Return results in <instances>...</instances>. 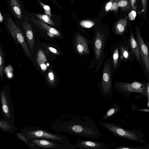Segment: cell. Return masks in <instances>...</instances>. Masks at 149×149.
<instances>
[{
  "label": "cell",
  "mask_w": 149,
  "mask_h": 149,
  "mask_svg": "<svg viewBox=\"0 0 149 149\" xmlns=\"http://www.w3.org/2000/svg\"><path fill=\"white\" fill-rule=\"evenodd\" d=\"M35 16L40 20L44 22L53 26H54L55 25V23L51 18L52 17L49 15L46 14H35Z\"/></svg>",
  "instance_id": "obj_23"
},
{
  "label": "cell",
  "mask_w": 149,
  "mask_h": 149,
  "mask_svg": "<svg viewBox=\"0 0 149 149\" xmlns=\"http://www.w3.org/2000/svg\"><path fill=\"white\" fill-rule=\"evenodd\" d=\"M1 96L3 111L8 120L11 122L13 115V110L11 103H10L9 95L5 91H1Z\"/></svg>",
  "instance_id": "obj_12"
},
{
  "label": "cell",
  "mask_w": 149,
  "mask_h": 149,
  "mask_svg": "<svg viewBox=\"0 0 149 149\" xmlns=\"http://www.w3.org/2000/svg\"><path fill=\"white\" fill-rule=\"evenodd\" d=\"M58 130L78 136L98 139L102 136L95 123L85 116H71L61 121Z\"/></svg>",
  "instance_id": "obj_1"
},
{
  "label": "cell",
  "mask_w": 149,
  "mask_h": 149,
  "mask_svg": "<svg viewBox=\"0 0 149 149\" xmlns=\"http://www.w3.org/2000/svg\"><path fill=\"white\" fill-rule=\"evenodd\" d=\"M115 89L118 92L126 94L136 92L145 93L146 85L136 81L129 83L115 81L114 84Z\"/></svg>",
  "instance_id": "obj_8"
},
{
  "label": "cell",
  "mask_w": 149,
  "mask_h": 149,
  "mask_svg": "<svg viewBox=\"0 0 149 149\" xmlns=\"http://www.w3.org/2000/svg\"><path fill=\"white\" fill-rule=\"evenodd\" d=\"M52 1L53 2V3H55V0H52Z\"/></svg>",
  "instance_id": "obj_40"
},
{
  "label": "cell",
  "mask_w": 149,
  "mask_h": 149,
  "mask_svg": "<svg viewBox=\"0 0 149 149\" xmlns=\"http://www.w3.org/2000/svg\"><path fill=\"white\" fill-rule=\"evenodd\" d=\"M127 17L120 19L116 23L114 26V31L116 34L122 36L124 33L127 24Z\"/></svg>",
  "instance_id": "obj_18"
},
{
  "label": "cell",
  "mask_w": 149,
  "mask_h": 149,
  "mask_svg": "<svg viewBox=\"0 0 149 149\" xmlns=\"http://www.w3.org/2000/svg\"><path fill=\"white\" fill-rule=\"evenodd\" d=\"M0 127L3 131L9 133H12V130L14 129V127L10 123L7 121L2 119L0 120Z\"/></svg>",
  "instance_id": "obj_24"
},
{
  "label": "cell",
  "mask_w": 149,
  "mask_h": 149,
  "mask_svg": "<svg viewBox=\"0 0 149 149\" xmlns=\"http://www.w3.org/2000/svg\"><path fill=\"white\" fill-rule=\"evenodd\" d=\"M108 33L101 29L97 30L92 40L94 55V72L100 70L105 56L104 51L108 39Z\"/></svg>",
  "instance_id": "obj_2"
},
{
  "label": "cell",
  "mask_w": 149,
  "mask_h": 149,
  "mask_svg": "<svg viewBox=\"0 0 149 149\" xmlns=\"http://www.w3.org/2000/svg\"><path fill=\"white\" fill-rule=\"evenodd\" d=\"M100 124L115 136L134 141H137L138 139V137L134 132L125 130L113 123L103 122L101 123Z\"/></svg>",
  "instance_id": "obj_9"
},
{
  "label": "cell",
  "mask_w": 149,
  "mask_h": 149,
  "mask_svg": "<svg viewBox=\"0 0 149 149\" xmlns=\"http://www.w3.org/2000/svg\"><path fill=\"white\" fill-rule=\"evenodd\" d=\"M6 26L8 30L16 43L17 48H18V45H20L25 54L29 57H31V53L26 41L23 34L10 16L7 19Z\"/></svg>",
  "instance_id": "obj_5"
},
{
  "label": "cell",
  "mask_w": 149,
  "mask_h": 149,
  "mask_svg": "<svg viewBox=\"0 0 149 149\" xmlns=\"http://www.w3.org/2000/svg\"><path fill=\"white\" fill-rule=\"evenodd\" d=\"M136 39L138 45L141 64L145 73L149 77V47L145 42L141 36L140 28L135 26Z\"/></svg>",
  "instance_id": "obj_7"
},
{
  "label": "cell",
  "mask_w": 149,
  "mask_h": 149,
  "mask_svg": "<svg viewBox=\"0 0 149 149\" xmlns=\"http://www.w3.org/2000/svg\"><path fill=\"white\" fill-rule=\"evenodd\" d=\"M119 45L122 60L125 61L133 62L134 58L129 46L127 39L124 38Z\"/></svg>",
  "instance_id": "obj_16"
},
{
  "label": "cell",
  "mask_w": 149,
  "mask_h": 149,
  "mask_svg": "<svg viewBox=\"0 0 149 149\" xmlns=\"http://www.w3.org/2000/svg\"><path fill=\"white\" fill-rule=\"evenodd\" d=\"M74 146L81 149H108L111 147L103 142L93 140H77Z\"/></svg>",
  "instance_id": "obj_10"
},
{
  "label": "cell",
  "mask_w": 149,
  "mask_h": 149,
  "mask_svg": "<svg viewBox=\"0 0 149 149\" xmlns=\"http://www.w3.org/2000/svg\"><path fill=\"white\" fill-rule=\"evenodd\" d=\"M120 110V107L115 102H113V104L106 111L102 118V120H104L113 116L118 113Z\"/></svg>",
  "instance_id": "obj_20"
},
{
  "label": "cell",
  "mask_w": 149,
  "mask_h": 149,
  "mask_svg": "<svg viewBox=\"0 0 149 149\" xmlns=\"http://www.w3.org/2000/svg\"><path fill=\"white\" fill-rule=\"evenodd\" d=\"M131 4V10L136 11L137 5L136 0H130Z\"/></svg>",
  "instance_id": "obj_35"
},
{
  "label": "cell",
  "mask_w": 149,
  "mask_h": 149,
  "mask_svg": "<svg viewBox=\"0 0 149 149\" xmlns=\"http://www.w3.org/2000/svg\"><path fill=\"white\" fill-rule=\"evenodd\" d=\"M38 1L39 3L44 9L45 14L49 15L52 17V16L51 14V9L50 7L47 5L44 4L39 0H38Z\"/></svg>",
  "instance_id": "obj_27"
},
{
  "label": "cell",
  "mask_w": 149,
  "mask_h": 149,
  "mask_svg": "<svg viewBox=\"0 0 149 149\" xmlns=\"http://www.w3.org/2000/svg\"><path fill=\"white\" fill-rule=\"evenodd\" d=\"M3 19V18L1 12L0 11V22H2Z\"/></svg>",
  "instance_id": "obj_38"
},
{
  "label": "cell",
  "mask_w": 149,
  "mask_h": 149,
  "mask_svg": "<svg viewBox=\"0 0 149 149\" xmlns=\"http://www.w3.org/2000/svg\"><path fill=\"white\" fill-rule=\"evenodd\" d=\"M4 66V56L3 50L0 48V75L2 81L3 80V71Z\"/></svg>",
  "instance_id": "obj_25"
},
{
  "label": "cell",
  "mask_w": 149,
  "mask_h": 149,
  "mask_svg": "<svg viewBox=\"0 0 149 149\" xmlns=\"http://www.w3.org/2000/svg\"><path fill=\"white\" fill-rule=\"evenodd\" d=\"M145 93L146 94L148 100V105L149 107V81L146 85Z\"/></svg>",
  "instance_id": "obj_36"
},
{
  "label": "cell",
  "mask_w": 149,
  "mask_h": 149,
  "mask_svg": "<svg viewBox=\"0 0 149 149\" xmlns=\"http://www.w3.org/2000/svg\"><path fill=\"white\" fill-rule=\"evenodd\" d=\"M5 70L8 77L10 78H12L13 76V68L10 65L7 67L5 68Z\"/></svg>",
  "instance_id": "obj_30"
},
{
  "label": "cell",
  "mask_w": 149,
  "mask_h": 149,
  "mask_svg": "<svg viewBox=\"0 0 149 149\" xmlns=\"http://www.w3.org/2000/svg\"><path fill=\"white\" fill-rule=\"evenodd\" d=\"M27 146L31 149H74V144L60 143L48 140L29 139Z\"/></svg>",
  "instance_id": "obj_6"
},
{
  "label": "cell",
  "mask_w": 149,
  "mask_h": 149,
  "mask_svg": "<svg viewBox=\"0 0 149 149\" xmlns=\"http://www.w3.org/2000/svg\"><path fill=\"white\" fill-rule=\"evenodd\" d=\"M47 80L49 83L51 85L54 84L55 81L54 75L53 72L51 71L49 72L48 74Z\"/></svg>",
  "instance_id": "obj_29"
},
{
  "label": "cell",
  "mask_w": 149,
  "mask_h": 149,
  "mask_svg": "<svg viewBox=\"0 0 149 149\" xmlns=\"http://www.w3.org/2000/svg\"><path fill=\"white\" fill-rule=\"evenodd\" d=\"M118 7L121 8L122 11L127 12L131 10V4L130 0H119L118 3Z\"/></svg>",
  "instance_id": "obj_22"
},
{
  "label": "cell",
  "mask_w": 149,
  "mask_h": 149,
  "mask_svg": "<svg viewBox=\"0 0 149 149\" xmlns=\"http://www.w3.org/2000/svg\"><path fill=\"white\" fill-rule=\"evenodd\" d=\"M31 20L35 25L45 32L50 37H61V34L59 31L49 26L42 21L34 17H31Z\"/></svg>",
  "instance_id": "obj_13"
},
{
  "label": "cell",
  "mask_w": 149,
  "mask_h": 149,
  "mask_svg": "<svg viewBox=\"0 0 149 149\" xmlns=\"http://www.w3.org/2000/svg\"><path fill=\"white\" fill-rule=\"evenodd\" d=\"M119 0H113V2L110 9L111 10H114L115 13L116 12L118 9V3Z\"/></svg>",
  "instance_id": "obj_32"
},
{
  "label": "cell",
  "mask_w": 149,
  "mask_h": 149,
  "mask_svg": "<svg viewBox=\"0 0 149 149\" xmlns=\"http://www.w3.org/2000/svg\"><path fill=\"white\" fill-rule=\"evenodd\" d=\"M142 111H148L149 112V110L148 109H143L142 110H141Z\"/></svg>",
  "instance_id": "obj_39"
},
{
  "label": "cell",
  "mask_w": 149,
  "mask_h": 149,
  "mask_svg": "<svg viewBox=\"0 0 149 149\" xmlns=\"http://www.w3.org/2000/svg\"><path fill=\"white\" fill-rule=\"evenodd\" d=\"M16 135L19 139L24 141L26 145H27L28 139L24 134L22 133L16 134Z\"/></svg>",
  "instance_id": "obj_31"
},
{
  "label": "cell",
  "mask_w": 149,
  "mask_h": 149,
  "mask_svg": "<svg viewBox=\"0 0 149 149\" xmlns=\"http://www.w3.org/2000/svg\"></svg>",
  "instance_id": "obj_41"
},
{
  "label": "cell",
  "mask_w": 149,
  "mask_h": 149,
  "mask_svg": "<svg viewBox=\"0 0 149 149\" xmlns=\"http://www.w3.org/2000/svg\"><path fill=\"white\" fill-rule=\"evenodd\" d=\"M80 24L82 27L86 28H90L95 25V23L89 20H84L81 21Z\"/></svg>",
  "instance_id": "obj_26"
},
{
  "label": "cell",
  "mask_w": 149,
  "mask_h": 149,
  "mask_svg": "<svg viewBox=\"0 0 149 149\" xmlns=\"http://www.w3.org/2000/svg\"><path fill=\"white\" fill-rule=\"evenodd\" d=\"M113 0H110L109 2L107 3L105 6V9L106 12H107L110 9L112 4L113 2Z\"/></svg>",
  "instance_id": "obj_34"
},
{
  "label": "cell",
  "mask_w": 149,
  "mask_h": 149,
  "mask_svg": "<svg viewBox=\"0 0 149 149\" xmlns=\"http://www.w3.org/2000/svg\"><path fill=\"white\" fill-rule=\"evenodd\" d=\"M74 43L76 51L79 54L83 55L89 53L87 40L82 35L77 34L74 37Z\"/></svg>",
  "instance_id": "obj_11"
},
{
  "label": "cell",
  "mask_w": 149,
  "mask_h": 149,
  "mask_svg": "<svg viewBox=\"0 0 149 149\" xmlns=\"http://www.w3.org/2000/svg\"><path fill=\"white\" fill-rule=\"evenodd\" d=\"M143 8V13L144 19L146 18L148 10V0H141Z\"/></svg>",
  "instance_id": "obj_28"
},
{
  "label": "cell",
  "mask_w": 149,
  "mask_h": 149,
  "mask_svg": "<svg viewBox=\"0 0 149 149\" xmlns=\"http://www.w3.org/2000/svg\"><path fill=\"white\" fill-rule=\"evenodd\" d=\"M22 133L29 139L48 140L56 143L70 144V139L65 136L49 132L39 128L26 127L22 130Z\"/></svg>",
  "instance_id": "obj_3"
},
{
  "label": "cell",
  "mask_w": 149,
  "mask_h": 149,
  "mask_svg": "<svg viewBox=\"0 0 149 149\" xmlns=\"http://www.w3.org/2000/svg\"><path fill=\"white\" fill-rule=\"evenodd\" d=\"M127 41L130 49L134 58L140 64H141L138 45L132 29L130 31L129 37L127 39Z\"/></svg>",
  "instance_id": "obj_17"
},
{
  "label": "cell",
  "mask_w": 149,
  "mask_h": 149,
  "mask_svg": "<svg viewBox=\"0 0 149 149\" xmlns=\"http://www.w3.org/2000/svg\"><path fill=\"white\" fill-rule=\"evenodd\" d=\"M136 15V11L132 10L129 13L128 15L130 19L131 20H133L135 18Z\"/></svg>",
  "instance_id": "obj_33"
},
{
  "label": "cell",
  "mask_w": 149,
  "mask_h": 149,
  "mask_svg": "<svg viewBox=\"0 0 149 149\" xmlns=\"http://www.w3.org/2000/svg\"><path fill=\"white\" fill-rule=\"evenodd\" d=\"M113 73L110 58L105 60L99 85L102 95L105 97L111 98L112 95V79Z\"/></svg>",
  "instance_id": "obj_4"
},
{
  "label": "cell",
  "mask_w": 149,
  "mask_h": 149,
  "mask_svg": "<svg viewBox=\"0 0 149 149\" xmlns=\"http://www.w3.org/2000/svg\"><path fill=\"white\" fill-rule=\"evenodd\" d=\"M37 61L41 69L43 71H45L47 67L49 65L47 62L46 58L43 52L40 50L37 54Z\"/></svg>",
  "instance_id": "obj_21"
},
{
  "label": "cell",
  "mask_w": 149,
  "mask_h": 149,
  "mask_svg": "<svg viewBox=\"0 0 149 149\" xmlns=\"http://www.w3.org/2000/svg\"><path fill=\"white\" fill-rule=\"evenodd\" d=\"M12 11L16 17L21 19L22 17V9L21 4L18 0H9Z\"/></svg>",
  "instance_id": "obj_19"
},
{
  "label": "cell",
  "mask_w": 149,
  "mask_h": 149,
  "mask_svg": "<svg viewBox=\"0 0 149 149\" xmlns=\"http://www.w3.org/2000/svg\"><path fill=\"white\" fill-rule=\"evenodd\" d=\"M22 26L29 46L33 52L35 43V38L32 27L26 17H24L23 22Z\"/></svg>",
  "instance_id": "obj_15"
},
{
  "label": "cell",
  "mask_w": 149,
  "mask_h": 149,
  "mask_svg": "<svg viewBox=\"0 0 149 149\" xmlns=\"http://www.w3.org/2000/svg\"><path fill=\"white\" fill-rule=\"evenodd\" d=\"M48 48L49 50L52 53L56 54H59L58 52L56 49L52 47H49Z\"/></svg>",
  "instance_id": "obj_37"
},
{
  "label": "cell",
  "mask_w": 149,
  "mask_h": 149,
  "mask_svg": "<svg viewBox=\"0 0 149 149\" xmlns=\"http://www.w3.org/2000/svg\"><path fill=\"white\" fill-rule=\"evenodd\" d=\"M111 53L110 59L114 73L119 68L122 60L119 43L114 44L112 46Z\"/></svg>",
  "instance_id": "obj_14"
}]
</instances>
